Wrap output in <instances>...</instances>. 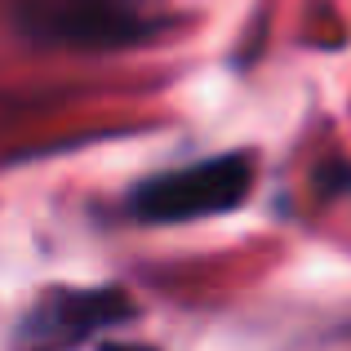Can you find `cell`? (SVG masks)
<instances>
[{"instance_id": "6da1fadb", "label": "cell", "mask_w": 351, "mask_h": 351, "mask_svg": "<svg viewBox=\"0 0 351 351\" xmlns=\"http://www.w3.org/2000/svg\"><path fill=\"white\" fill-rule=\"evenodd\" d=\"M14 23L27 40L67 49H129L165 32L143 0H18Z\"/></svg>"}, {"instance_id": "3957f363", "label": "cell", "mask_w": 351, "mask_h": 351, "mask_svg": "<svg viewBox=\"0 0 351 351\" xmlns=\"http://www.w3.org/2000/svg\"><path fill=\"white\" fill-rule=\"evenodd\" d=\"M129 316L134 302L120 289H58L18 320L14 351H67L112 325H125Z\"/></svg>"}, {"instance_id": "277c9868", "label": "cell", "mask_w": 351, "mask_h": 351, "mask_svg": "<svg viewBox=\"0 0 351 351\" xmlns=\"http://www.w3.org/2000/svg\"><path fill=\"white\" fill-rule=\"evenodd\" d=\"M103 351H156V347H143V343H107Z\"/></svg>"}, {"instance_id": "7a4b0ae2", "label": "cell", "mask_w": 351, "mask_h": 351, "mask_svg": "<svg viewBox=\"0 0 351 351\" xmlns=\"http://www.w3.org/2000/svg\"><path fill=\"white\" fill-rule=\"evenodd\" d=\"M249 187H254V160L245 152H227L138 182L129 191V214L138 223H196L240 209Z\"/></svg>"}]
</instances>
